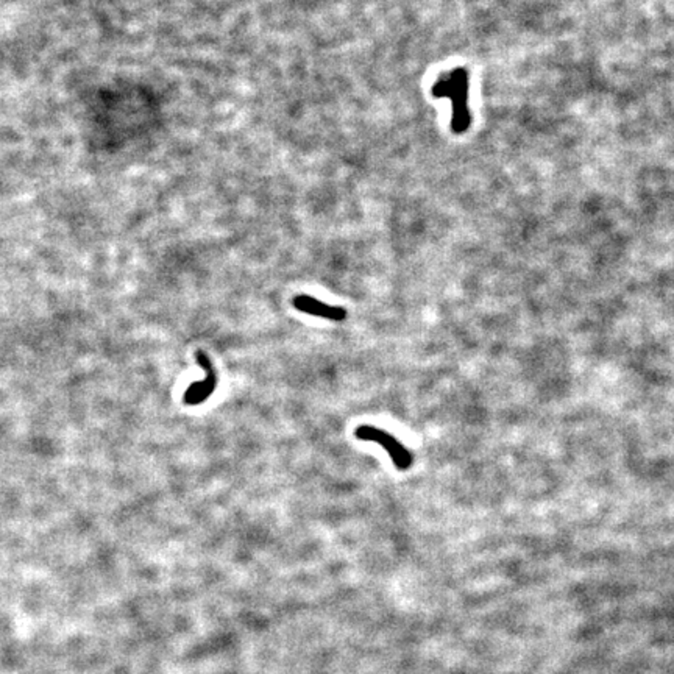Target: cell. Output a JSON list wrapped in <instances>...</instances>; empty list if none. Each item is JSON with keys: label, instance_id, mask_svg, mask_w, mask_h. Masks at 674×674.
<instances>
[{"label": "cell", "instance_id": "277c9868", "mask_svg": "<svg viewBox=\"0 0 674 674\" xmlns=\"http://www.w3.org/2000/svg\"><path fill=\"white\" fill-rule=\"evenodd\" d=\"M293 306L300 312H304L308 316L327 318V320L342 322L347 318V311L340 306H331L320 302L311 295H297L293 298Z\"/></svg>", "mask_w": 674, "mask_h": 674}, {"label": "cell", "instance_id": "6da1fadb", "mask_svg": "<svg viewBox=\"0 0 674 674\" xmlns=\"http://www.w3.org/2000/svg\"><path fill=\"white\" fill-rule=\"evenodd\" d=\"M468 77L464 69H455L444 73L439 82L434 83L432 94L436 97H446L451 100L453 118L451 128L455 133H464L470 125V114L467 108Z\"/></svg>", "mask_w": 674, "mask_h": 674}, {"label": "cell", "instance_id": "7a4b0ae2", "mask_svg": "<svg viewBox=\"0 0 674 674\" xmlns=\"http://www.w3.org/2000/svg\"><path fill=\"white\" fill-rule=\"evenodd\" d=\"M354 436H356L358 440H363V442H375L381 445L389 453L392 462L395 464L397 468L406 470L409 468L410 462H412V456L409 455V451L389 432L378 430L375 426L361 425L354 431Z\"/></svg>", "mask_w": 674, "mask_h": 674}, {"label": "cell", "instance_id": "3957f363", "mask_svg": "<svg viewBox=\"0 0 674 674\" xmlns=\"http://www.w3.org/2000/svg\"><path fill=\"white\" fill-rule=\"evenodd\" d=\"M195 358H197L199 365L206 372V378L203 381L192 383L185 392L183 401H185V404H188V406H199V404H203L217 389V373L216 369H214L211 359L208 358L203 352L195 353Z\"/></svg>", "mask_w": 674, "mask_h": 674}]
</instances>
